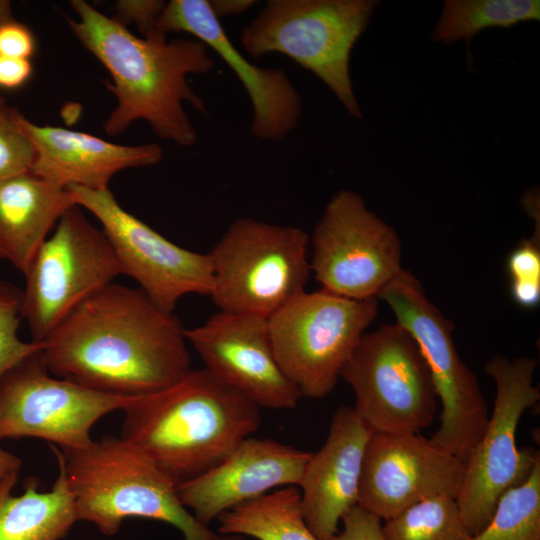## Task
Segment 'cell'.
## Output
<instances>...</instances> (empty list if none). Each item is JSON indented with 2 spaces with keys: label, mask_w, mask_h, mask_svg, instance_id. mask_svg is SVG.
Here are the masks:
<instances>
[{
  "label": "cell",
  "mask_w": 540,
  "mask_h": 540,
  "mask_svg": "<svg viewBox=\"0 0 540 540\" xmlns=\"http://www.w3.org/2000/svg\"><path fill=\"white\" fill-rule=\"evenodd\" d=\"M186 329L140 289L112 282L41 341L49 372L124 398L159 392L191 369Z\"/></svg>",
  "instance_id": "cell-1"
},
{
  "label": "cell",
  "mask_w": 540,
  "mask_h": 540,
  "mask_svg": "<svg viewBox=\"0 0 540 540\" xmlns=\"http://www.w3.org/2000/svg\"><path fill=\"white\" fill-rule=\"evenodd\" d=\"M70 4L77 15L67 18L70 29L112 78L106 87L117 104L103 124L106 133L119 135L144 120L158 137L183 147L193 145L197 132L184 103L204 115L207 108L187 76L213 69L208 47L197 39L167 40L157 29L140 38L84 0Z\"/></svg>",
  "instance_id": "cell-2"
},
{
  "label": "cell",
  "mask_w": 540,
  "mask_h": 540,
  "mask_svg": "<svg viewBox=\"0 0 540 540\" xmlns=\"http://www.w3.org/2000/svg\"><path fill=\"white\" fill-rule=\"evenodd\" d=\"M122 411L120 437L176 484L219 464L261 423L256 404L205 368L133 398Z\"/></svg>",
  "instance_id": "cell-3"
},
{
  "label": "cell",
  "mask_w": 540,
  "mask_h": 540,
  "mask_svg": "<svg viewBox=\"0 0 540 540\" xmlns=\"http://www.w3.org/2000/svg\"><path fill=\"white\" fill-rule=\"evenodd\" d=\"M72 494L78 521L105 536L118 533L128 518L161 521L184 540H215L217 534L181 503L177 484L140 449L122 437L105 436L84 448L52 446Z\"/></svg>",
  "instance_id": "cell-4"
},
{
  "label": "cell",
  "mask_w": 540,
  "mask_h": 540,
  "mask_svg": "<svg viewBox=\"0 0 540 540\" xmlns=\"http://www.w3.org/2000/svg\"><path fill=\"white\" fill-rule=\"evenodd\" d=\"M379 5L376 0H269L240 34L258 59L279 53L318 77L349 116L362 111L350 76L354 45Z\"/></svg>",
  "instance_id": "cell-5"
},
{
  "label": "cell",
  "mask_w": 540,
  "mask_h": 540,
  "mask_svg": "<svg viewBox=\"0 0 540 540\" xmlns=\"http://www.w3.org/2000/svg\"><path fill=\"white\" fill-rule=\"evenodd\" d=\"M309 235L299 227L251 217L233 221L208 252L209 294L219 311L270 317L305 291Z\"/></svg>",
  "instance_id": "cell-6"
},
{
  "label": "cell",
  "mask_w": 540,
  "mask_h": 540,
  "mask_svg": "<svg viewBox=\"0 0 540 540\" xmlns=\"http://www.w3.org/2000/svg\"><path fill=\"white\" fill-rule=\"evenodd\" d=\"M378 299L389 305L396 323L415 340L440 400V425L430 441L465 464L489 415L478 380L454 343V323L430 302L418 279L404 269L382 289Z\"/></svg>",
  "instance_id": "cell-7"
},
{
  "label": "cell",
  "mask_w": 540,
  "mask_h": 540,
  "mask_svg": "<svg viewBox=\"0 0 540 540\" xmlns=\"http://www.w3.org/2000/svg\"><path fill=\"white\" fill-rule=\"evenodd\" d=\"M378 313V299L303 291L267 318L276 361L302 397L321 399Z\"/></svg>",
  "instance_id": "cell-8"
},
{
  "label": "cell",
  "mask_w": 540,
  "mask_h": 540,
  "mask_svg": "<svg viewBox=\"0 0 540 540\" xmlns=\"http://www.w3.org/2000/svg\"><path fill=\"white\" fill-rule=\"evenodd\" d=\"M537 359L493 356L485 365L496 388L487 426L464 464L456 498L471 536L490 521L500 497L524 482L540 461L538 451L519 449L516 431L523 413L540 399L533 384Z\"/></svg>",
  "instance_id": "cell-9"
},
{
  "label": "cell",
  "mask_w": 540,
  "mask_h": 540,
  "mask_svg": "<svg viewBox=\"0 0 540 540\" xmlns=\"http://www.w3.org/2000/svg\"><path fill=\"white\" fill-rule=\"evenodd\" d=\"M356 414L372 433H419L432 424L437 395L412 336L400 325L365 332L341 370Z\"/></svg>",
  "instance_id": "cell-10"
},
{
  "label": "cell",
  "mask_w": 540,
  "mask_h": 540,
  "mask_svg": "<svg viewBox=\"0 0 540 540\" xmlns=\"http://www.w3.org/2000/svg\"><path fill=\"white\" fill-rule=\"evenodd\" d=\"M22 316L41 342L74 308L122 274L104 232L76 205L58 220L24 271Z\"/></svg>",
  "instance_id": "cell-11"
},
{
  "label": "cell",
  "mask_w": 540,
  "mask_h": 540,
  "mask_svg": "<svg viewBox=\"0 0 540 540\" xmlns=\"http://www.w3.org/2000/svg\"><path fill=\"white\" fill-rule=\"evenodd\" d=\"M309 244L311 273L321 289L346 298L378 299L403 269L399 235L355 191L331 197Z\"/></svg>",
  "instance_id": "cell-12"
},
{
  "label": "cell",
  "mask_w": 540,
  "mask_h": 540,
  "mask_svg": "<svg viewBox=\"0 0 540 540\" xmlns=\"http://www.w3.org/2000/svg\"><path fill=\"white\" fill-rule=\"evenodd\" d=\"M132 399L51 374L40 350L0 379V440L29 437L64 450L81 449L92 442L91 430L99 419Z\"/></svg>",
  "instance_id": "cell-13"
},
{
  "label": "cell",
  "mask_w": 540,
  "mask_h": 540,
  "mask_svg": "<svg viewBox=\"0 0 540 540\" xmlns=\"http://www.w3.org/2000/svg\"><path fill=\"white\" fill-rule=\"evenodd\" d=\"M77 205L92 213L102 226L122 274L133 278L160 309L174 313L180 298L208 295L212 288L210 256L185 249L126 211L109 188L69 187Z\"/></svg>",
  "instance_id": "cell-14"
},
{
  "label": "cell",
  "mask_w": 540,
  "mask_h": 540,
  "mask_svg": "<svg viewBox=\"0 0 540 540\" xmlns=\"http://www.w3.org/2000/svg\"><path fill=\"white\" fill-rule=\"evenodd\" d=\"M464 463L419 433H371L357 505L388 520L433 497L456 499Z\"/></svg>",
  "instance_id": "cell-15"
},
{
  "label": "cell",
  "mask_w": 540,
  "mask_h": 540,
  "mask_svg": "<svg viewBox=\"0 0 540 540\" xmlns=\"http://www.w3.org/2000/svg\"><path fill=\"white\" fill-rule=\"evenodd\" d=\"M185 335L205 369L259 408L297 406L302 396L276 361L266 318L218 311Z\"/></svg>",
  "instance_id": "cell-16"
},
{
  "label": "cell",
  "mask_w": 540,
  "mask_h": 540,
  "mask_svg": "<svg viewBox=\"0 0 540 540\" xmlns=\"http://www.w3.org/2000/svg\"><path fill=\"white\" fill-rule=\"evenodd\" d=\"M164 34L185 32L213 50L235 73L251 101L252 134L279 142L294 130L302 115L301 97L287 74L254 65L234 46L209 0H171L158 20Z\"/></svg>",
  "instance_id": "cell-17"
},
{
  "label": "cell",
  "mask_w": 540,
  "mask_h": 540,
  "mask_svg": "<svg viewBox=\"0 0 540 540\" xmlns=\"http://www.w3.org/2000/svg\"><path fill=\"white\" fill-rule=\"evenodd\" d=\"M311 454L250 436L210 470L177 484V494L183 506L207 526L224 512L273 489L298 487Z\"/></svg>",
  "instance_id": "cell-18"
},
{
  "label": "cell",
  "mask_w": 540,
  "mask_h": 540,
  "mask_svg": "<svg viewBox=\"0 0 540 540\" xmlns=\"http://www.w3.org/2000/svg\"><path fill=\"white\" fill-rule=\"evenodd\" d=\"M371 431L353 407L332 417L325 443L308 460L301 481L304 520L319 540H330L343 515L357 505L364 452Z\"/></svg>",
  "instance_id": "cell-19"
},
{
  "label": "cell",
  "mask_w": 540,
  "mask_h": 540,
  "mask_svg": "<svg viewBox=\"0 0 540 540\" xmlns=\"http://www.w3.org/2000/svg\"><path fill=\"white\" fill-rule=\"evenodd\" d=\"M18 122L35 149L31 171L67 188L106 189L117 172L155 165L163 157L155 143L119 145L85 132L36 125L20 112Z\"/></svg>",
  "instance_id": "cell-20"
},
{
  "label": "cell",
  "mask_w": 540,
  "mask_h": 540,
  "mask_svg": "<svg viewBox=\"0 0 540 540\" xmlns=\"http://www.w3.org/2000/svg\"><path fill=\"white\" fill-rule=\"evenodd\" d=\"M76 198L70 188L28 171L0 181V259L24 273Z\"/></svg>",
  "instance_id": "cell-21"
},
{
  "label": "cell",
  "mask_w": 540,
  "mask_h": 540,
  "mask_svg": "<svg viewBox=\"0 0 540 540\" xmlns=\"http://www.w3.org/2000/svg\"><path fill=\"white\" fill-rule=\"evenodd\" d=\"M19 473L0 481V540H61L78 522L65 475H58L48 491L36 479L27 480L20 495L13 494Z\"/></svg>",
  "instance_id": "cell-22"
},
{
  "label": "cell",
  "mask_w": 540,
  "mask_h": 540,
  "mask_svg": "<svg viewBox=\"0 0 540 540\" xmlns=\"http://www.w3.org/2000/svg\"><path fill=\"white\" fill-rule=\"evenodd\" d=\"M219 534L257 540H319L307 526L297 486H286L240 504L218 518Z\"/></svg>",
  "instance_id": "cell-23"
},
{
  "label": "cell",
  "mask_w": 540,
  "mask_h": 540,
  "mask_svg": "<svg viewBox=\"0 0 540 540\" xmlns=\"http://www.w3.org/2000/svg\"><path fill=\"white\" fill-rule=\"evenodd\" d=\"M538 0H446L431 39L443 45L469 41L491 27L539 20Z\"/></svg>",
  "instance_id": "cell-24"
},
{
  "label": "cell",
  "mask_w": 540,
  "mask_h": 540,
  "mask_svg": "<svg viewBox=\"0 0 540 540\" xmlns=\"http://www.w3.org/2000/svg\"><path fill=\"white\" fill-rule=\"evenodd\" d=\"M386 540H470L456 499L433 497L420 501L382 525Z\"/></svg>",
  "instance_id": "cell-25"
},
{
  "label": "cell",
  "mask_w": 540,
  "mask_h": 540,
  "mask_svg": "<svg viewBox=\"0 0 540 540\" xmlns=\"http://www.w3.org/2000/svg\"><path fill=\"white\" fill-rule=\"evenodd\" d=\"M470 540H540V461L500 497L488 524Z\"/></svg>",
  "instance_id": "cell-26"
},
{
  "label": "cell",
  "mask_w": 540,
  "mask_h": 540,
  "mask_svg": "<svg viewBox=\"0 0 540 540\" xmlns=\"http://www.w3.org/2000/svg\"><path fill=\"white\" fill-rule=\"evenodd\" d=\"M23 290L0 280V379L11 368L42 349L41 342H25L18 336Z\"/></svg>",
  "instance_id": "cell-27"
},
{
  "label": "cell",
  "mask_w": 540,
  "mask_h": 540,
  "mask_svg": "<svg viewBox=\"0 0 540 540\" xmlns=\"http://www.w3.org/2000/svg\"><path fill=\"white\" fill-rule=\"evenodd\" d=\"M19 111L0 95V181L31 171L35 149L18 122Z\"/></svg>",
  "instance_id": "cell-28"
},
{
  "label": "cell",
  "mask_w": 540,
  "mask_h": 540,
  "mask_svg": "<svg viewBox=\"0 0 540 540\" xmlns=\"http://www.w3.org/2000/svg\"><path fill=\"white\" fill-rule=\"evenodd\" d=\"M539 237L522 239L508 255L506 267L510 282H540Z\"/></svg>",
  "instance_id": "cell-29"
},
{
  "label": "cell",
  "mask_w": 540,
  "mask_h": 540,
  "mask_svg": "<svg viewBox=\"0 0 540 540\" xmlns=\"http://www.w3.org/2000/svg\"><path fill=\"white\" fill-rule=\"evenodd\" d=\"M166 3L161 0H119L115 3V19L123 25L134 23L146 36L156 30Z\"/></svg>",
  "instance_id": "cell-30"
},
{
  "label": "cell",
  "mask_w": 540,
  "mask_h": 540,
  "mask_svg": "<svg viewBox=\"0 0 540 540\" xmlns=\"http://www.w3.org/2000/svg\"><path fill=\"white\" fill-rule=\"evenodd\" d=\"M342 529L330 540H386L381 519L359 505L353 506L341 518Z\"/></svg>",
  "instance_id": "cell-31"
},
{
  "label": "cell",
  "mask_w": 540,
  "mask_h": 540,
  "mask_svg": "<svg viewBox=\"0 0 540 540\" xmlns=\"http://www.w3.org/2000/svg\"><path fill=\"white\" fill-rule=\"evenodd\" d=\"M35 51L30 29L13 18L0 24V56L29 59Z\"/></svg>",
  "instance_id": "cell-32"
},
{
  "label": "cell",
  "mask_w": 540,
  "mask_h": 540,
  "mask_svg": "<svg viewBox=\"0 0 540 540\" xmlns=\"http://www.w3.org/2000/svg\"><path fill=\"white\" fill-rule=\"evenodd\" d=\"M31 74L29 59L0 56V88H18L27 82Z\"/></svg>",
  "instance_id": "cell-33"
},
{
  "label": "cell",
  "mask_w": 540,
  "mask_h": 540,
  "mask_svg": "<svg viewBox=\"0 0 540 540\" xmlns=\"http://www.w3.org/2000/svg\"><path fill=\"white\" fill-rule=\"evenodd\" d=\"M512 300L526 309H534L540 303V282H510Z\"/></svg>",
  "instance_id": "cell-34"
},
{
  "label": "cell",
  "mask_w": 540,
  "mask_h": 540,
  "mask_svg": "<svg viewBox=\"0 0 540 540\" xmlns=\"http://www.w3.org/2000/svg\"><path fill=\"white\" fill-rule=\"evenodd\" d=\"M210 6L215 16L220 19L224 16L238 15L247 11L254 5L253 0H212Z\"/></svg>",
  "instance_id": "cell-35"
},
{
  "label": "cell",
  "mask_w": 540,
  "mask_h": 540,
  "mask_svg": "<svg viewBox=\"0 0 540 540\" xmlns=\"http://www.w3.org/2000/svg\"><path fill=\"white\" fill-rule=\"evenodd\" d=\"M21 466V458L0 446V481L10 474L19 473Z\"/></svg>",
  "instance_id": "cell-36"
},
{
  "label": "cell",
  "mask_w": 540,
  "mask_h": 540,
  "mask_svg": "<svg viewBox=\"0 0 540 540\" xmlns=\"http://www.w3.org/2000/svg\"><path fill=\"white\" fill-rule=\"evenodd\" d=\"M12 18L11 3L7 0H0V24Z\"/></svg>",
  "instance_id": "cell-37"
},
{
  "label": "cell",
  "mask_w": 540,
  "mask_h": 540,
  "mask_svg": "<svg viewBox=\"0 0 540 540\" xmlns=\"http://www.w3.org/2000/svg\"><path fill=\"white\" fill-rule=\"evenodd\" d=\"M215 540H245L244 536L236 534H219Z\"/></svg>",
  "instance_id": "cell-38"
}]
</instances>
